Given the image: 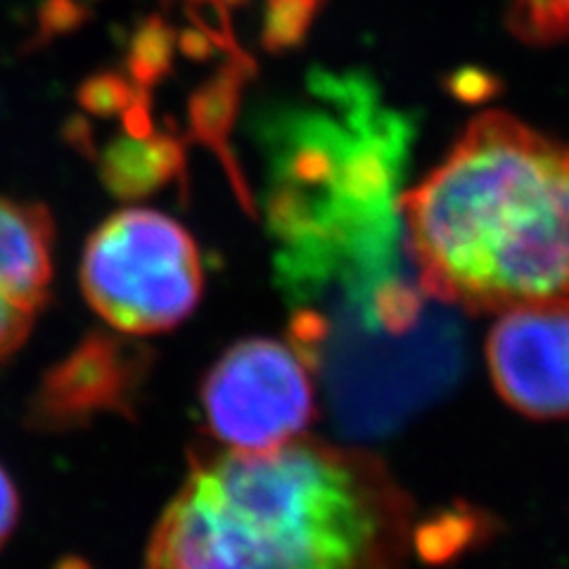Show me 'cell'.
<instances>
[{
	"label": "cell",
	"mask_w": 569,
	"mask_h": 569,
	"mask_svg": "<svg viewBox=\"0 0 569 569\" xmlns=\"http://www.w3.org/2000/svg\"><path fill=\"white\" fill-rule=\"evenodd\" d=\"M411 508L378 458L299 437L192 460L148 569H399Z\"/></svg>",
	"instance_id": "1"
},
{
	"label": "cell",
	"mask_w": 569,
	"mask_h": 569,
	"mask_svg": "<svg viewBox=\"0 0 569 569\" xmlns=\"http://www.w3.org/2000/svg\"><path fill=\"white\" fill-rule=\"evenodd\" d=\"M427 299L506 311L569 297V146L487 112L399 200Z\"/></svg>",
	"instance_id": "2"
},
{
	"label": "cell",
	"mask_w": 569,
	"mask_h": 569,
	"mask_svg": "<svg viewBox=\"0 0 569 569\" xmlns=\"http://www.w3.org/2000/svg\"><path fill=\"white\" fill-rule=\"evenodd\" d=\"M81 290L91 309L121 332L171 330L200 305V249L167 213L123 209L88 238Z\"/></svg>",
	"instance_id": "3"
},
{
	"label": "cell",
	"mask_w": 569,
	"mask_h": 569,
	"mask_svg": "<svg viewBox=\"0 0 569 569\" xmlns=\"http://www.w3.org/2000/svg\"><path fill=\"white\" fill-rule=\"evenodd\" d=\"M202 406L211 435L228 451L284 447L316 418L311 366L297 347L269 337L242 340L211 366Z\"/></svg>",
	"instance_id": "4"
},
{
	"label": "cell",
	"mask_w": 569,
	"mask_h": 569,
	"mask_svg": "<svg viewBox=\"0 0 569 569\" xmlns=\"http://www.w3.org/2000/svg\"><path fill=\"white\" fill-rule=\"evenodd\" d=\"M487 363L498 395L537 420L569 418V297L501 311Z\"/></svg>",
	"instance_id": "5"
},
{
	"label": "cell",
	"mask_w": 569,
	"mask_h": 569,
	"mask_svg": "<svg viewBox=\"0 0 569 569\" xmlns=\"http://www.w3.org/2000/svg\"><path fill=\"white\" fill-rule=\"evenodd\" d=\"M56 223L46 207L0 194V366L8 363L48 305Z\"/></svg>",
	"instance_id": "6"
},
{
	"label": "cell",
	"mask_w": 569,
	"mask_h": 569,
	"mask_svg": "<svg viewBox=\"0 0 569 569\" xmlns=\"http://www.w3.org/2000/svg\"><path fill=\"white\" fill-rule=\"evenodd\" d=\"M136 359L123 353L112 340H93L74 351L71 359L52 370L39 401V416L48 420H67L86 416L100 408H112L121 389L127 387Z\"/></svg>",
	"instance_id": "7"
},
{
	"label": "cell",
	"mask_w": 569,
	"mask_h": 569,
	"mask_svg": "<svg viewBox=\"0 0 569 569\" xmlns=\"http://www.w3.org/2000/svg\"><path fill=\"white\" fill-rule=\"evenodd\" d=\"M510 20L533 43L569 41V0H510Z\"/></svg>",
	"instance_id": "8"
},
{
	"label": "cell",
	"mask_w": 569,
	"mask_h": 569,
	"mask_svg": "<svg viewBox=\"0 0 569 569\" xmlns=\"http://www.w3.org/2000/svg\"><path fill=\"white\" fill-rule=\"evenodd\" d=\"M17 518H20V498H17L12 479L3 468H0V548H3V543L12 533Z\"/></svg>",
	"instance_id": "9"
}]
</instances>
